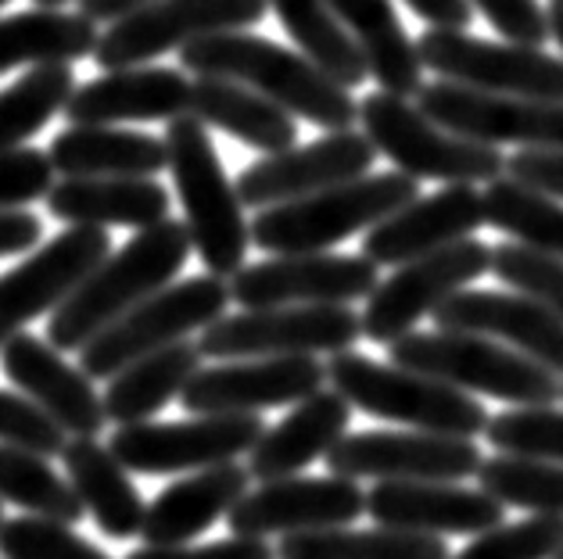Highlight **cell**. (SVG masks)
Instances as JSON below:
<instances>
[{
  "label": "cell",
  "instance_id": "obj_1",
  "mask_svg": "<svg viewBox=\"0 0 563 559\" xmlns=\"http://www.w3.org/2000/svg\"><path fill=\"white\" fill-rule=\"evenodd\" d=\"M180 65L195 79H233L263 93L291 119H306L327 133L352 130L360 122V101L334 83L301 51H287L255 33H216L180 51Z\"/></svg>",
  "mask_w": 563,
  "mask_h": 559
},
{
  "label": "cell",
  "instance_id": "obj_2",
  "mask_svg": "<svg viewBox=\"0 0 563 559\" xmlns=\"http://www.w3.org/2000/svg\"><path fill=\"white\" fill-rule=\"evenodd\" d=\"M190 234L184 223L162 220L130 237L51 312L47 340L58 351H84L104 326L126 316L130 309L166 291L190 258Z\"/></svg>",
  "mask_w": 563,
  "mask_h": 559
},
{
  "label": "cell",
  "instance_id": "obj_3",
  "mask_svg": "<svg viewBox=\"0 0 563 559\" xmlns=\"http://www.w3.org/2000/svg\"><path fill=\"white\" fill-rule=\"evenodd\" d=\"M162 141L169 152V172L187 215L184 226L190 244L212 277H238L249 266L252 223L244 215L238 183H230L223 161H219L209 130L195 115H180L166 126Z\"/></svg>",
  "mask_w": 563,
  "mask_h": 559
},
{
  "label": "cell",
  "instance_id": "obj_4",
  "mask_svg": "<svg viewBox=\"0 0 563 559\" xmlns=\"http://www.w3.org/2000/svg\"><path fill=\"white\" fill-rule=\"evenodd\" d=\"M420 198V183L402 172H369L323 194L263 209L252 220V244L269 255H316L355 234H369L409 201Z\"/></svg>",
  "mask_w": 563,
  "mask_h": 559
},
{
  "label": "cell",
  "instance_id": "obj_5",
  "mask_svg": "<svg viewBox=\"0 0 563 559\" xmlns=\"http://www.w3.org/2000/svg\"><path fill=\"white\" fill-rule=\"evenodd\" d=\"M391 348V366L434 377L463 394H488L517 409H539L563 399V380L545 366L474 334H406Z\"/></svg>",
  "mask_w": 563,
  "mask_h": 559
},
{
  "label": "cell",
  "instance_id": "obj_6",
  "mask_svg": "<svg viewBox=\"0 0 563 559\" xmlns=\"http://www.w3.org/2000/svg\"><path fill=\"white\" fill-rule=\"evenodd\" d=\"M327 384L345 399L352 409L366 416L391 420L428 434H449V438L474 441L488 431V413L474 394L442 384L391 362H374L360 351H341L327 362Z\"/></svg>",
  "mask_w": 563,
  "mask_h": 559
},
{
  "label": "cell",
  "instance_id": "obj_7",
  "mask_svg": "<svg viewBox=\"0 0 563 559\" xmlns=\"http://www.w3.org/2000/svg\"><path fill=\"white\" fill-rule=\"evenodd\" d=\"M360 122L369 144L409 180H438L449 187H477L506 176V155L499 147L474 144L428 119L409 98L369 93L360 104Z\"/></svg>",
  "mask_w": 563,
  "mask_h": 559
},
{
  "label": "cell",
  "instance_id": "obj_8",
  "mask_svg": "<svg viewBox=\"0 0 563 559\" xmlns=\"http://www.w3.org/2000/svg\"><path fill=\"white\" fill-rule=\"evenodd\" d=\"M230 283L205 272L180 283H169L166 291L151 294L147 302L130 309L126 316L90 340L79 351V370L90 380H112L136 359L180 345L195 331H209L212 323L227 316Z\"/></svg>",
  "mask_w": 563,
  "mask_h": 559
},
{
  "label": "cell",
  "instance_id": "obj_9",
  "mask_svg": "<svg viewBox=\"0 0 563 559\" xmlns=\"http://www.w3.org/2000/svg\"><path fill=\"white\" fill-rule=\"evenodd\" d=\"M363 337L360 312L349 305H287L244 309L201 331V356L219 362L273 356H341Z\"/></svg>",
  "mask_w": 563,
  "mask_h": 559
},
{
  "label": "cell",
  "instance_id": "obj_10",
  "mask_svg": "<svg viewBox=\"0 0 563 559\" xmlns=\"http://www.w3.org/2000/svg\"><path fill=\"white\" fill-rule=\"evenodd\" d=\"M266 0H155L133 15L104 25L93 47V62L101 72L136 68L162 58L169 51H184L195 40L216 33H249L266 19Z\"/></svg>",
  "mask_w": 563,
  "mask_h": 559
},
{
  "label": "cell",
  "instance_id": "obj_11",
  "mask_svg": "<svg viewBox=\"0 0 563 559\" xmlns=\"http://www.w3.org/2000/svg\"><path fill=\"white\" fill-rule=\"evenodd\" d=\"M417 51L423 68L445 83L563 104V58L542 47L496 44L463 30H423Z\"/></svg>",
  "mask_w": 563,
  "mask_h": 559
},
{
  "label": "cell",
  "instance_id": "obj_12",
  "mask_svg": "<svg viewBox=\"0 0 563 559\" xmlns=\"http://www.w3.org/2000/svg\"><path fill=\"white\" fill-rule=\"evenodd\" d=\"M485 272H492V248L474 237L391 269V277L380 280L366 298L360 316L363 337L374 345H395L398 337L413 334L423 316H434V309H442L452 294L466 291Z\"/></svg>",
  "mask_w": 563,
  "mask_h": 559
},
{
  "label": "cell",
  "instance_id": "obj_13",
  "mask_svg": "<svg viewBox=\"0 0 563 559\" xmlns=\"http://www.w3.org/2000/svg\"><path fill=\"white\" fill-rule=\"evenodd\" d=\"M266 434L258 413H212L195 416L184 424H130L119 427L108 448L133 473L162 477L180 470H212L252 452Z\"/></svg>",
  "mask_w": 563,
  "mask_h": 559
},
{
  "label": "cell",
  "instance_id": "obj_14",
  "mask_svg": "<svg viewBox=\"0 0 563 559\" xmlns=\"http://www.w3.org/2000/svg\"><path fill=\"white\" fill-rule=\"evenodd\" d=\"M417 108L438 126L474 144H517L520 152H563V104L506 98V93H485L445 83V79H431V83L420 87Z\"/></svg>",
  "mask_w": 563,
  "mask_h": 559
},
{
  "label": "cell",
  "instance_id": "obj_15",
  "mask_svg": "<svg viewBox=\"0 0 563 559\" xmlns=\"http://www.w3.org/2000/svg\"><path fill=\"white\" fill-rule=\"evenodd\" d=\"M481 448L466 438H449V434L428 431H363L345 434L331 452H327V470L345 481L374 477V481H466L477 477Z\"/></svg>",
  "mask_w": 563,
  "mask_h": 559
},
{
  "label": "cell",
  "instance_id": "obj_16",
  "mask_svg": "<svg viewBox=\"0 0 563 559\" xmlns=\"http://www.w3.org/2000/svg\"><path fill=\"white\" fill-rule=\"evenodd\" d=\"M230 302L241 309H287V305H352L369 298L380 283L377 266L366 255H273L244 266L230 277Z\"/></svg>",
  "mask_w": 563,
  "mask_h": 559
},
{
  "label": "cell",
  "instance_id": "obj_17",
  "mask_svg": "<svg viewBox=\"0 0 563 559\" xmlns=\"http://www.w3.org/2000/svg\"><path fill=\"white\" fill-rule=\"evenodd\" d=\"M112 255L108 230L68 226L33 251L22 266L0 277V348L22 334L25 323L54 312L104 258Z\"/></svg>",
  "mask_w": 563,
  "mask_h": 559
},
{
  "label": "cell",
  "instance_id": "obj_18",
  "mask_svg": "<svg viewBox=\"0 0 563 559\" xmlns=\"http://www.w3.org/2000/svg\"><path fill=\"white\" fill-rule=\"evenodd\" d=\"M377 161V147L363 130L327 133L320 141L291 152L266 155L238 176V194L244 209H277L287 201H301L323 190L369 176Z\"/></svg>",
  "mask_w": 563,
  "mask_h": 559
},
{
  "label": "cell",
  "instance_id": "obj_19",
  "mask_svg": "<svg viewBox=\"0 0 563 559\" xmlns=\"http://www.w3.org/2000/svg\"><path fill=\"white\" fill-rule=\"evenodd\" d=\"M366 513V495L345 477H284L244 495L227 513L233 538L309 535L349 527Z\"/></svg>",
  "mask_w": 563,
  "mask_h": 559
},
{
  "label": "cell",
  "instance_id": "obj_20",
  "mask_svg": "<svg viewBox=\"0 0 563 559\" xmlns=\"http://www.w3.org/2000/svg\"><path fill=\"white\" fill-rule=\"evenodd\" d=\"M327 384V366L316 356L238 359L198 370L180 391L187 413H258V409L298 405Z\"/></svg>",
  "mask_w": 563,
  "mask_h": 559
},
{
  "label": "cell",
  "instance_id": "obj_21",
  "mask_svg": "<svg viewBox=\"0 0 563 559\" xmlns=\"http://www.w3.org/2000/svg\"><path fill=\"white\" fill-rule=\"evenodd\" d=\"M0 366L22 399L44 409L68 438H98L104 431V399L93 380L68 362L51 340L22 331L0 348Z\"/></svg>",
  "mask_w": 563,
  "mask_h": 559
},
{
  "label": "cell",
  "instance_id": "obj_22",
  "mask_svg": "<svg viewBox=\"0 0 563 559\" xmlns=\"http://www.w3.org/2000/svg\"><path fill=\"white\" fill-rule=\"evenodd\" d=\"M434 326L445 334H474L499 340L545 366L563 380V320L517 291H460L434 309Z\"/></svg>",
  "mask_w": 563,
  "mask_h": 559
},
{
  "label": "cell",
  "instance_id": "obj_23",
  "mask_svg": "<svg viewBox=\"0 0 563 559\" xmlns=\"http://www.w3.org/2000/svg\"><path fill=\"white\" fill-rule=\"evenodd\" d=\"M485 226V198L477 187H445L438 194L409 201L363 237V255L380 266H406L413 258L452 248Z\"/></svg>",
  "mask_w": 563,
  "mask_h": 559
},
{
  "label": "cell",
  "instance_id": "obj_24",
  "mask_svg": "<svg viewBox=\"0 0 563 559\" xmlns=\"http://www.w3.org/2000/svg\"><path fill=\"white\" fill-rule=\"evenodd\" d=\"M366 513L380 527L409 530V535H485L499 527L506 506L477 488H460L452 481H413L395 484L380 481L374 492H366Z\"/></svg>",
  "mask_w": 563,
  "mask_h": 559
},
{
  "label": "cell",
  "instance_id": "obj_25",
  "mask_svg": "<svg viewBox=\"0 0 563 559\" xmlns=\"http://www.w3.org/2000/svg\"><path fill=\"white\" fill-rule=\"evenodd\" d=\"M190 108V79L180 68H115L76 87L65 104L68 126H119V122H173Z\"/></svg>",
  "mask_w": 563,
  "mask_h": 559
},
{
  "label": "cell",
  "instance_id": "obj_26",
  "mask_svg": "<svg viewBox=\"0 0 563 559\" xmlns=\"http://www.w3.org/2000/svg\"><path fill=\"white\" fill-rule=\"evenodd\" d=\"M352 420V405L341 399L334 388L316 391L312 399L298 402L295 413H287L273 431H266L249 452V477L252 481H284L298 477L316 459L345 438Z\"/></svg>",
  "mask_w": 563,
  "mask_h": 559
},
{
  "label": "cell",
  "instance_id": "obj_27",
  "mask_svg": "<svg viewBox=\"0 0 563 559\" xmlns=\"http://www.w3.org/2000/svg\"><path fill=\"white\" fill-rule=\"evenodd\" d=\"M249 467L238 462H223V467L198 470L184 477V481L169 484L166 492L151 499L144 513L141 538L144 545H187L195 541L201 530H209L219 516H227L238 502L249 495Z\"/></svg>",
  "mask_w": 563,
  "mask_h": 559
},
{
  "label": "cell",
  "instance_id": "obj_28",
  "mask_svg": "<svg viewBox=\"0 0 563 559\" xmlns=\"http://www.w3.org/2000/svg\"><path fill=\"white\" fill-rule=\"evenodd\" d=\"M169 190L136 176H101V180H62L51 187L47 212L73 226H130L147 230L169 220Z\"/></svg>",
  "mask_w": 563,
  "mask_h": 559
},
{
  "label": "cell",
  "instance_id": "obj_29",
  "mask_svg": "<svg viewBox=\"0 0 563 559\" xmlns=\"http://www.w3.org/2000/svg\"><path fill=\"white\" fill-rule=\"evenodd\" d=\"M51 166L65 180H101V176H136L155 180L169 169L162 136L119 126H68L51 141Z\"/></svg>",
  "mask_w": 563,
  "mask_h": 559
},
{
  "label": "cell",
  "instance_id": "obj_30",
  "mask_svg": "<svg viewBox=\"0 0 563 559\" xmlns=\"http://www.w3.org/2000/svg\"><path fill=\"white\" fill-rule=\"evenodd\" d=\"M327 4L355 40L369 79H377V87L395 98H417L423 87V62L391 0H327Z\"/></svg>",
  "mask_w": 563,
  "mask_h": 559
},
{
  "label": "cell",
  "instance_id": "obj_31",
  "mask_svg": "<svg viewBox=\"0 0 563 559\" xmlns=\"http://www.w3.org/2000/svg\"><path fill=\"white\" fill-rule=\"evenodd\" d=\"M187 115H195L205 130L227 133L263 155L291 152L298 141V122L284 108L233 79H190Z\"/></svg>",
  "mask_w": 563,
  "mask_h": 559
},
{
  "label": "cell",
  "instance_id": "obj_32",
  "mask_svg": "<svg viewBox=\"0 0 563 559\" xmlns=\"http://www.w3.org/2000/svg\"><path fill=\"white\" fill-rule=\"evenodd\" d=\"M65 470L68 484L76 488L79 502L87 506L108 538H133L144 527V495L133 484L130 470L112 456V448L98 438H68L65 445Z\"/></svg>",
  "mask_w": 563,
  "mask_h": 559
},
{
  "label": "cell",
  "instance_id": "obj_33",
  "mask_svg": "<svg viewBox=\"0 0 563 559\" xmlns=\"http://www.w3.org/2000/svg\"><path fill=\"white\" fill-rule=\"evenodd\" d=\"M201 348L195 340H180L155 351V356L136 359L122 373H115L104 388V416L119 427L147 424L162 413L180 391L190 384V377L201 370Z\"/></svg>",
  "mask_w": 563,
  "mask_h": 559
},
{
  "label": "cell",
  "instance_id": "obj_34",
  "mask_svg": "<svg viewBox=\"0 0 563 559\" xmlns=\"http://www.w3.org/2000/svg\"><path fill=\"white\" fill-rule=\"evenodd\" d=\"M98 25L62 8H33L0 19V76L22 65H73L93 58Z\"/></svg>",
  "mask_w": 563,
  "mask_h": 559
},
{
  "label": "cell",
  "instance_id": "obj_35",
  "mask_svg": "<svg viewBox=\"0 0 563 559\" xmlns=\"http://www.w3.org/2000/svg\"><path fill=\"white\" fill-rule=\"evenodd\" d=\"M273 15L280 19L287 36L295 40L298 51L309 62H316L327 76L341 83L345 90L360 87L363 79H369L366 62L355 40L349 36L345 25L338 22L327 0H266Z\"/></svg>",
  "mask_w": 563,
  "mask_h": 559
},
{
  "label": "cell",
  "instance_id": "obj_36",
  "mask_svg": "<svg viewBox=\"0 0 563 559\" xmlns=\"http://www.w3.org/2000/svg\"><path fill=\"white\" fill-rule=\"evenodd\" d=\"M277 559H449V545L431 535L374 527V530H309L277 541Z\"/></svg>",
  "mask_w": 563,
  "mask_h": 559
},
{
  "label": "cell",
  "instance_id": "obj_37",
  "mask_svg": "<svg viewBox=\"0 0 563 559\" xmlns=\"http://www.w3.org/2000/svg\"><path fill=\"white\" fill-rule=\"evenodd\" d=\"M485 223L503 230L520 248L563 258V201L499 176L485 187Z\"/></svg>",
  "mask_w": 563,
  "mask_h": 559
},
{
  "label": "cell",
  "instance_id": "obj_38",
  "mask_svg": "<svg viewBox=\"0 0 563 559\" xmlns=\"http://www.w3.org/2000/svg\"><path fill=\"white\" fill-rule=\"evenodd\" d=\"M0 502H15L30 516L65 527H76L87 513L76 488L51 467V459L19 445H0Z\"/></svg>",
  "mask_w": 563,
  "mask_h": 559
},
{
  "label": "cell",
  "instance_id": "obj_39",
  "mask_svg": "<svg viewBox=\"0 0 563 559\" xmlns=\"http://www.w3.org/2000/svg\"><path fill=\"white\" fill-rule=\"evenodd\" d=\"M76 93L73 65H36L19 83L0 90V152L25 147L47 122L65 112L68 98Z\"/></svg>",
  "mask_w": 563,
  "mask_h": 559
},
{
  "label": "cell",
  "instance_id": "obj_40",
  "mask_svg": "<svg viewBox=\"0 0 563 559\" xmlns=\"http://www.w3.org/2000/svg\"><path fill=\"white\" fill-rule=\"evenodd\" d=\"M477 488L503 506L531 510L534 516H563V467L549 459L496 456L477 470Z\"/></svg>",
  "mask_w": 563,
  "mask_h": 559
},
{
  "label": "cell",
  "instance_id": "obj_41",
  "mask_svg": "<svg viewBox=\"0 0 563 559\" xmlns=\"http://www.w3.org/2000/svg\"><path fill=\"white\" fill-rule=\"evenodd\" d=\"M485 438L496 445L503 456L549 459L563 467V409L539 405V409L499 413L488 420Z\"/></svg>",
  "mask_w": 563,
  "mask_h": 559
},
{
  "label": "cell",
  "instance_id": "obj_42",
  "mask_svg": "<svg viewBox=\"0 0 563 559\" xmlns=\"http://www.w3.org/2000/svg\"><path fill=\"white\" fill-rule=\"evenodd\" d=\"M492 272L510 291L531 298L563 320V258L503 241L499 248H492Z\"/></svg>",
  "mask_w": 563,
  "mask_h": 559
},
{
  "label": "cell",
  "instance_id": "obj_43",
  "mask_svg": "<svg viewBox=\"0 0 563 559\" xmlns=\"http://www.w3.org/2000/svg\"><path fill=\"white\" fill-rule=\"evenodd\" d=\"M563 552V516H528L477 535L449 559H556Z\"/></svg>",
  "mask_w": 563,
  "mask_h": 559
},
{
  "label": "cell",
  "instance_id": "obj_44",
  "mask_svg": "<svg viewBox=\"0 0 563 559\" xmlns=\"http://www.w3.org/2000/svg\"><path fill=\"white\" fill-rule=\"evenodd\" d=\"M0 556L4 559H112L98 545L79 538L73 527L44 521V516H19L0 524Z\"/></svg>",
  "mask_w": 563,
  "mask_h": 559
},
{
  "label": "cell",
  "instance_id": "obj_45",
  "mask_svg": "<svg viewBox=\"0 0 563 559\" xmlns=\"http://www.w3.org/2000/svg\"><path fill=\"white\" fill-rule=\"evenodd\" d=\"M0 445H19L40 456H62L68 434L19 391H0Z\"/></svg>",
  "mask_w": 563,
  "mask_h": 559
},
{
  "label": "cell",
  "instance_id": "obj_46",
  "mask_svg": "<svg viewBox=\"0 0 563 559\" xmlns=\"http://www.w3.org/2000/svg\"><path fill=\"white\" fill-rule=\"evenodd\" d=\"M54 187V166L47 152L15 147L0 152V212H15L47 198Z\"/></svg>",
  "mask_w": 563,
  "mask_h": 559
},
{
  "label": "cell",
  "instance_id": "obj_47",
  "mask_svg": "<svg viewBox=\"0 0 563 559\" xmlns=\"http://www.w3.org/2000/svg\"><path fill=\"white\" fill-rule=\"evenodd\" d=\"M471 8L496 25L506 44L542 47L549 40L545 8L539 0H471Z\"/></svg>",
  "mask_w": 563,
  "mask_h": 559
},
{
  "label": "cell",
  "instance_id": "obj_48",
  "mask_svg": "<svg viewBox=\"0 0 563 559\" xmlns=\"http://www.w3.org/2000/svg\"><path fill=\"white\" fill-rule=\"evenodd\" d=\"M126 559H277V549L266 538H227L212 545H144Z\"/></svg>",
  "mask_w": 563,
  "mask_h": 559
},
{
  "label": "cell",
  "instance_id": "obj_49",
  "mask_svg": "<svg viewBox=\"0 0 563 559\" xmlns=\"http://www.w3.org/2000/svg\"><path fill=\"white\" fill-rule=\"evenodd\" d=\"M506 176L563 201V152H517L506 158Z\"/></svg>",
  "mask_w": 563,
  "mask_h": 559
},
{
  "label": "cell",
  "instance_id": "obj_50",
  "mask_svg": "<svg viewBox=\"0 0 563 559\" xmlns=\"http://www.w3.org/2000/svg\"><path fill=\"white\" fill-rule=\"evenodd\" d=\"M44 241V223L33 212H0V258L25 255Z\"/></svg>",
  "mask_w": 563,
  "mask_h": 559
},
{
  "label": "cell",
  "instance_id": "obj_51",
  "mask_svg": "<svg viewBox=\"0 0 563 559\" xmlns=\"http://www.w3.org/2000/svg\"><path fill=\"white\" fill-rule=\"evenodd\" d=\"M417 15L428 22V30H463L474 22L471 0H406Z\"/></svg>",
  "mask_w": 563,
  "mask_h": 559
},
{
  "label": "cell",
  "instance_id": "obj_52",
  "mask_svg": "<svg viewBox=\"0 0 563 559\" xmlns=\"http://www.w3.org/2000/svg\"><path fill=\"white\" fill-rule=\"evenodd\" d=\"M147 4H155V0H79V15H87L93 25L104 22L112 25L119 19L133 15V11H141Z\"/></svg>",
  "mask_w": 563,
  "mask_h": 559
},
{
  "label": "cell",
  "instance_id": "obj_53",
  "mask_svg": "<svg viewBox=\"0 0 563 559\" xmlns=\"http://www.w3.org/2000/svg\"><path fill=\"white\" fill-rule=\"evenodd\" d=\"M545 22H549V40H556V47L563 51V0H549ZM560 58H563V54H560Z\"/></svg>",
  "mask_w": 563,
  "mask_h": 559
},
{
  "label": "cell",
  "instance_id": "obj_54",
  "mask_svg": "<svg viewBox=\"0 0 563 559\" xmlns=\"http://www.w3.org/2000/svg\"><path fill=\"white\" fill-rule=\"evenodd\" d=\"M68 0H36V8H62Z\"/></svg>",
  "mask_w": 563,
  "mask_h": 559
},
{
  "label": "cell",
  "instance_id": "obj_55",
  "mask_svg": "<svg viewBox=\"0 0 563 559\" xmlns=\"http://www.w3.org/2000/svg\"><path fill=\"white\" fill-rule=\"evenodd\" d=\"M0 524H4V506H0Z\"/></svg>",
  "mask_w": 563,
  "mask_h": 559
},
{
  "label": "cell",
  "instance_id": "obj_56",
  "mask_svg": "<svg viewBox=\"0 0 563 559\" xmlns=\"http://www.w3.org/2000/svg\"><path fill=\"white\" fill-rule=\"evenodd\" d=\"M4 4H8V0H0V8H4Z\"/></svg>",
  "mask_w": 563,
  "mask_h": 559
},
{
  "label": "cell",
  "instance_id": "obj_57",
  "mask_svg": "<svg viewBox=\"0 0 563 559\" xmlns=\"http://www.w3.org/2000/svg\"><path fill=\"white\" fill-rule=\"evenodd\" d=\"M556 559H563V552H560V556H556Z\"/></svg>",
  "mask_w": 563,
  "mask_h": 559
}]
</instances>
